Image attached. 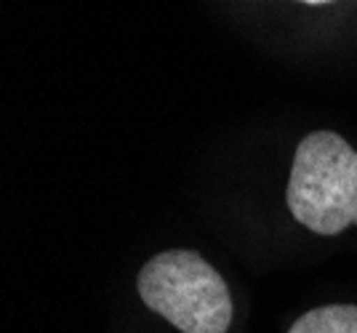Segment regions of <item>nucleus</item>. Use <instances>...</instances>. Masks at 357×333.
I'll return each instance as SVG.
<instances>
[{
  "label": "nucleus",
  "instance_id": "nucleus-2",
  "mask_svg": "<svg viewBox=\"0 0 357 333\" xmlns=\"http://www.w3.org/2000/svg\"><path fill=\"white\" fill-rule=\"evenodd\" d=\"M142 302L181 333H227L232 296L224 277L197 251H163L136 277Z\"/></svg>",
  "mask_w": 357,
  "mask_h": 333
},
{
  "label": "nucleus",
  "instance_id": "nucleus-1",
  "mask_svg": "<svg viewBox=\"0 0 357 333\" xmlns=\"http://www.w3.org/2000/svg\"><path fill=\"white\" fill-rule=\"evenodd\" d=\"M288 208L317 235L357 224V152L333 131L301 139L288 179Z\"/></svg>",
  "mask_w": 357,
  "mask_h": 333
},
{
  "label": "nucleus",
  "instance_id": "nucleus-3",
  "mask_svg": "<svg viewBox=\"0 0 357 333\" xmlns=\"http://www.w3.org/2000/svg\"><path fill=\"white\" fill-rule=\"evenodd\" d=\"M288 333H357L355 304H331L304 312Z\"/></svg>",
  "mask_w": 357,
  "mask_h": 333
},
{
  "label": "nucleus",
  "instance_id": "nucleus-4",
  "mask_svg": "<svg viewBox=\"0 0 357 333\" xmlns=\"http://www.w3.org/2000/svg\"><path fill=\"white\" fill-rule=\"evenodd\" d=\"M304 3H328V0H304Z\"/></svg>",
  "mask_w": 357,
  "mask_h": 333
}]
</instances>
